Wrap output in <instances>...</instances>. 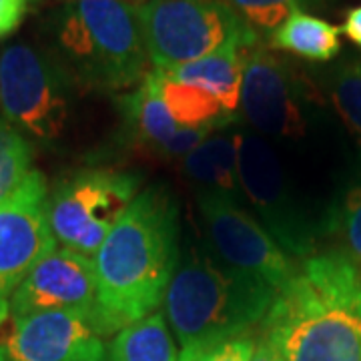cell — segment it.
<instances>
[{
	"label": "cell",
	"mask_w": 361,
	"mask_h": 361,
	"mask_svg": "<svg viewBox=\"0 0 361 361\" xmlns=\"http://www.w3.org/2000/svg\"><path fill=\"white\" fill-rule=\"evenodd\" d=\"M139 193L141 175L125 171L92 169L59 183L49 195V225L54 241L94 259Z\"/></svg>",
	"instance_id": "8992f818"
},
{
	"label": "cell",
	"mask_w": 361,
	"mask_h": 361,
	"mask_svg": "<svg viewBox=\"0 0 361 361\" xmlns=\"http://www.w3.org/2000/svg\"><path fill=\"white\" fill-rule=\"evenodd\" d=\"M137 11L155 71H173L229 44H259L257 35L223 0H145Z\"/></svg>",
	"instance_id": "5b68a950"
},
{
	"label": "cell",
	"mask_w": 361,
	"mask_h": 361,
	"mask_svg": "<svg viewBox=\"0 0 361 361\" xmlns=\"http://www.w3.org/2000/svg\"><path fill=\"white\" fill-rule=\"evenodd\" d=\"M106 361H179V351L165 313L155 311L113 336Z\"/></svg>",
	"instance_id": "ac0fdd59"
},
{
	"label": "cell",
	"mask_w": 361,
	"mask_h": 361,
	"mask_svg": "<svg viewBox=\"0 0 361 361\" xmlns=\"http://www.w3.org/2000/svg\"><path fill=\"white\" fill-rule=\"evenodd\" d=\"M56 247L49 225V193L40 171L0 203V323L11 313L18 285Z\"/></svg>",
	"instance_id": "9c48e42d"
},
{
	"label": "cell",
	"mask_w": 361,
	"mask_h": 361,
	"mask_svg": "<svg viewBox=\"0 0 361 361\" xmlns=\"http://www.w3.org/2000/svg\"><path fill=\"white\" fill-rule=\"evenodd\" d=\"M197 203L207 251L229 269L279 293L293 277L297 265L263 223L229 193L201 191Z\"/></svg>",
	"instance_id": "52a82bcc"
},
{
	"label": "cell",
	"mask_w": 361,
	"mask_h": 361,
	"mask_svg": "<svg viewBox=\"0 0 361 361\" xmlns=\"http://www.w3.org/2000/svg\"><path fill=\"white\" fill-rule=\"evenodd\" d=\"M68 75L47 54L13 44L0 54V111L14 129L52 141L68 121Z\"/></svg>",
	"instance_id": "ba28073f"
},
{
	"label": "cell",
	"mask_w": 361,
	"mask_h": 361,
	"mask_svg": "<svg viewBox=\"0 0 361 361\" xmlns=\"http://www.w3.org/2000/svg\"><path fill=\"white\" fill-rule=\"evenodd\" d=\"M259 334L283 361H361L360 267L341 251L305 257Z\"/></svg>",
	"instance_id": "7a4b0ae2"
},
{
	"label": "cell",
	"mask_w": 361,
	"mask_h": 361,
	"mask_svg": "<svg viewBox=\"0 0 361 361\" xmlns=\"http://www.w3.org/2000/svg\"><path fill=\"white\" fill-rule=\"evenodd\" d=\"M249 361H283L279 357V353L275 351V348L271 345L269 341L265 337L255 336V348H253V353H251V360Z\"/></svg>",
	"instance_id": "4316f807"
},
{
	"label": "cell",
	"mask_w": 361,
	"mask_h": 361,
	"mask_svg": "<svg viewBox=\"0 0 361 361\" xmlns=\"http://www.w3.org/2000/svg\"><path fill=\"white\" fill-rule=\"evenodd\" d=\"M241 133L211 135L195 151L183 157L180 169L187 179L203 187L201 191H221L235 197L239 191V151Z\"/></svg>",
	"instance_id": "2e32d148"
},
{
	"label": "cell",
	"mask_w": 361,
	"mask_h": 361,
	"mask_svg": "<svg viewBox=\"0 0 361 361\" xmlns=\"http://www.w3.org/2000/svg\"><path fill=\"white\" fill-rule=\"evenodd\" d=\"M94 303V261L56 245L18 285L11 299V313L16 319L42 311H90Z\"/></svg>",
	"instance_id": "4fadbf2b"
},
{
	"label": "cell",
	"mask_w": 361,
	"mask_h": 361,
	"mask_svg": "<svg viewBox=\"0 0 361 361\" xmlns=\"http://www.w3.org/2000/svg\"><path fill=\"white\" fill-rule=\"evenodd\" d=\"M239 189L257 209L263 227L285 251L305 257L311 251L307 227L295 209L291 195L287 193L281 163L257 135H243L239 151Z\"/></svg>",
	"instance_id": "7c38bea8"
},
{
	"label": "cell",
	"mask_w": 361,
	"mask_h": 361,
	"mask_svg": "<svg viewBox=\"0 0 361 361\" xmlns=\"http://www.w3.org/2000/svg\"><path fill=\"white\" fill-rule=\"evenodd\" d=\"M331 99L343 123L361 141V59L348 61L334 73Z\"/></svg>",
	"instance_id": "7402d4cb"
},
{
	"label": "cell",
	"mask_w": 361,
	"mask_h": 361,
	"mask_svg": "<svg viewBox=\"0 0 361 361\" xmlns=\"http://www.w3.org/2000/svg\"><path fill=\"white\" fill-rule=\"evenodd\" d=\"M32 149L20 130L0 116V203L25 183L32 171Z\"/></svg>",
	"instance_id": "ffe728a7"
},
{
	"label": "cell",
	"mask_w": 361,
	"mask_h": 361,
	"mask_svg": "<svg viewBox=\"0 0 361 361\" xmlns=\"http://www.w3.org/2000/svg\"><path fill=\"white\" fill-rule=\"evenodd\" d=\"M341 28L317 18L313 14L297 11L271 35V47L291 52L301 59L325 63L336 59L341 51Z\"/></svg>",
	"instance_id": "d6986e66"
},
{
	"label": "cell",
	"mask_w": 361,
	"mask_h": 361,
	"mask_svg": "<svg viewBox=\"0 0 361 361\" xmlns=\"http://www.w3.org/2000/svg\"><path fill=\"white\" fill-rule=\"evenodd\" d=\"M277 293L229 269L207 249L187 247L163 301V313L180 348L253 334Z\"/></svg>",
	"instance_id": "3957f363"
},
{
	"label": "cell",
	"mask_w": 361,
	"mask_h": 361,
	"mask_svg": "<svg viewBox=\"0 0 361 361\" xmlns=\"http://www.w3.org/2000/svg\"><path fill=\"white\" fill-rule=\"evenodd\" d=\"M360 273H361V269H360Z\"/></svg>",
	"instance_id": "83f0119b"
},
{
	"label": "cell",
	"mask_w": 361,
	"mask_h": 361,
	"mask_svg": "<svg viewBox=\"0 0 361 361\" xmlns=\"http://www.w3.org/2000/svg\"><path fill=\"white\" fill-rule=\"evenodd\" d=\"M245 51L247 49L239 44H229L199 61L187 63L165 73L159 71V73L171 80L203 87L209 92H213L229 113L239 116L241 115V85H243Z\"/></svg>",
	"instance_id": "9a60e30c"
},
{
	"label": "cell",
	"mask_w": 361,
	"mask_h": 361,
	"mask_svg": "<svg viewBox=\"0 0 361 361\" xmlns=\"http://www.w3.org/2000/svg\"><path fill=\"white\" fill-rule=\"evenodd\" d=\"M341 32H343L355 47H360L361 49V4L349 11L348 16H345V23L341 26Z\"/></svg>",
	"instance_id": "484cf974"
},
{
	"label": "cell",
	"mask_w": 361,
	"mask_h": 361,
	"mask_svg": "<svg viewBox=\"0 0 361 361\" xmlns=\"http://www.w3.org/2000/svg\"><path fill=\"white\" fill-rule=\"evenodd\" d=\"M118 106L130 139L157 157L183 159L209 137V130L183 129L175 123L161 97L159 80L153 71L139 87L121 97Z\"/></svg>",
	"instance_id": "5bb4252c"
},
{
	"label": "cell",
	"mask_w": 361,
	"mask_h": 361,
	"mask_svg": "<svg viewBox=\"0 0 361 361\" xmlns=\"http://www.w3.org/2000/svg\"><path fill=\"white\" fill-rule=\"evenodd\" d=\"M253 348H255V334H247L225 341L183 348L179 361H249Z\"/></svg>",
	"instance_id": "603a6c76"
},
{
	"label": "cell",
	"mask_w": 361,
	"mask_h": 361,
	"mask_svg": "<svg viewBox=\"0 0 361 361\" xmlns=\"http://www.w3.org/2000/svg\"><path fill=\"white\" fill-rule=\"evenodd\" d=\"M239 14L247 26L261 37H269L283 25L285 20L301 6L307 4V0H223Z\"/></svg>",
	"instance_id": "44dd1931"
},
{
	"label": "cell",
	"mask_w": 361,
	"mask_h": 361,
	"mask_svg": "<svg viewBox=\"0 0 361 361\" xmlns=\"http://www.w3.org/2000/svg\"><path fill=\"white\" fill-rule=\"evenodd\" d=\"M301 85L285 61L265 47L245 51L241 116L267 137L293 139L305 130Z\"/></svg>",
	"instance_id": "8fae6325"
},
{
	"label": "cell",
	"mask_w": 361,
	"mask_h": 361,
	"mask_svg": "<svg viewBox=\"0 0 361 361\" xmlns=\"http://www.w3.org/2000/svg\"><path fill=\"white\" fill-rule=\"evenodd\" d=\"M130 2H133V0H130Z\"/></svg>",
	"instance_id": "f1b7e54d"
},
{
	"label": "cell",
	"mask_w": 361,
	"mask_h": 361,
	"mask_svg": "<svg viewBox=\"0 0 361 361\" xmlns=\"http://www.w3.org/2000/svg\"><path fill=\"white\" fill-rule=\"evenodd\" d=\"M153 73L157 75L161 97L167 104L169 113L183 129L211 133L213 129H223L239 118L237 115L229 113L213 92H209L203 87L171 80L163 77L159 71H153Z\"/></svg>",
	"instance_id": "e0dca14e"
},
{
	"label": "cell",
	"mask_w": 361,
	"mask_h": 361,
	"mask_svg": "<svg viewBox=\"0 0 361 361\" xmlns=\"http://www.w3.org/2000/svg\"><path fill=\"white\" fill-rule=\"evenodd\" d=\"M0 361H106L94 310L42 311L14 319Z\"/></svg>",
	"instance_id": "30bf717a"
},
{
	"label": "cell",
	"mask_w": 361,
	"mask_h": 361,
	"mask_svg": "<svg viewBox=\"0 0 361 361\" xmlns=\"http://www.w3.org/2000/svg\"><path fill=\"white\" fill-rule=\"evenodd\" d=\"M54 39L66 75L87 89H135L151 73L137 2L66 0Z\"/></svg>",
	"instance_id": "277c9868"
},
{
	"label": "cell",
	"mask_w": 361,
	"mask_h": 361,
	"mask_svg": "<svg viewBox=\"0 0 361 361\" xmlns=\"http://www.w3.org/2000/svg\"><path fill=\"white\" fill-rule=\"evenodd\" d=\"M337 231L343 243L341 253L361 269V187L348 195L337 217Z\"/></svg>",
	"instance_id": "cb8c5ba5"
},
{
	"label": "cell",
	"mask_w": 361,
	"mask_h": 361,
	"mask_svg": "<svg viewBox=\"0 0 361 361\" xmlns=\"http://www.w3.org/2000/svg\"><path fill=\"white\" fill-rule=\"evenodd\" d=\"M30 0H0V39L14 32L28 11Z\"/></svg>",
	"instance_id": "d4e9b609"
},
{
	"label": "cell",
	"mask_w": 361,
	"mask_h": 361,
	"mask_svg": "<svg viewBox=\"0 0 361 361\" xmlns=\"http://www.w3.org/2000/svg\"><path fill=\"white\" fill-rule=\"evenodd\" d=\"M179 209L165 187L135 197L94 255V319L104 337L163 307L179 265Z\"/></svg>",
	"instance_id": "6da1fadb"
}]
</instances>
